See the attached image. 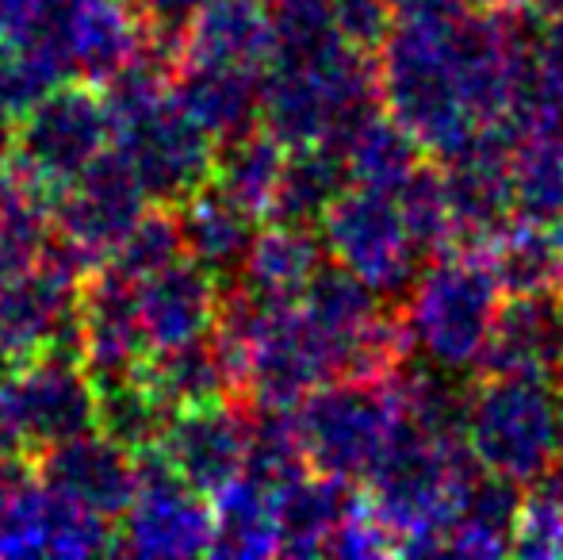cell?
I'll list each match as a JSON object with an SVG mask.
<instances>
[{
  "instance_id": "8d00e7d4",
  "label": "cell",
  "mask_w": 563,
  "mask_h": 560,
  "mask_svg": "<svg viewBox=\"0 0 563 560\" xmlns=\"http://www.w3.org/2000/svg\"><path fill=\"white\" fill-rule=\"evenodd\" d=\"M35 257H38L35 246H27L12 227L0 223V284L15 277V273H23L27 265H35Z\"/></svg>"
},
{
  "instance_id": "d4e9b609",
  "label": "cell",
  "mask_w": 563,
  "mask_h": 560,
  "mask_svg": "<svg viewBox=\"0 0 563 560\" xmlns=\"http://www.w3.org/2000/svg\"><path fill=\"white\" fill-rule=\"evenodd\" d=\"M273 492L238 476L211 495V557H276Z\"/></svg>"
},
{
  "instance_id": "4fadbf2b",
  "label": "cell",
  "mask_w": 563,
  "mask_h": 560,
  "mask_svg": "<svg viewBox=\"0 0 563 560\" xmlns=\"http://www.w3.org/2000/svg\"><path fill=\"white\" fill-rule=\"evenodd\" d=\"M8 381L31 457L97 426V384L89 381L81 361L35 358L27 365L8 369Z\"/></svg>"
},
{
  "instance_id": "1f68e13d",
  "label": "cell",
  "mask_w": 563,
  "mask_h": 560,
  "mask_svg": "<svg viewBox=\"0 0 563 560\" xmlns=\"http://www.w3.org/2000/svg\"><path fill=\"white\" fill-rule=\"evenodd\" d=\"M395 204H399L402 227H407L418 254L438 257V254H445V250H456V239H452L449 193H445V177H441L438 162L422 157L418 169L395 188Z\"/></svg>"
},
{
  "instance_id": "9a60e30c",
  "label": "cell",
  "mask_w": 563,
  "mask_h": 560,
  "mask_svg": "<svg viewBox=\"0 0 563 560\" xmlns=\"http://www.w3.org/2000/svg\"><path fill=\"white\" fill-rule=\"evenodd\" d=\"M475 373L537 376L563 388V304L556 292L506 299L475 361Z\"/></svg>"
},
{
  "instance_id": "2e32d148",
  "label": "cell",
  "mask_w": 563,
  "mask_h": 560,
  "mask_svg": "<svg viewBox=\"0 0 563 560\" xmlns=\"http://www.w3.org/2000/svg\"><path fill=\"white\" fill-rule=\"evenodd\" d=\"M134 288H139V315L150 350H169V345L200 338L216 327L223 284L192 257L180 254L165 270L142 277Z\"/></svg>"
},
{
  "instance_id": "836d02e7",
  "label": "cell",
  "mask_w": 563,
  "mask_h": 560,
  "mask_svg": "<svg viewBox=\"0 0 563 560\" xmlns=\"http://www.w3.org/2000/svg\"><path fill=\"white\" fill-rule=\"evenodd\" d=\"M514 557H563V499L529 484L514 523Z\"/></svg>"
},
{
  "instance_id": "7bdbcfd3",
  "label": "cell",
  "mask_w": 563,
  "mask_h": 560,
  "mask_svg": "<svg viewBox=\"0 0 563 560\" xmlns=\"http://www.w3.org/2000/svg\"><path fill=\"white\" fill-rule=\"evenodd\" d=\"M560 296V304H563V262H560V277H556V288H552Z\"/></svg>"
},
{
  "instance_id": "44dd1931",
  "label": "cell",
  "mask_w": 563,
  "mask_h": 560,
  "mask_svg": "<svg viewBox=\"0 0 563 560\" xmlns=\"http://www.w3.org/2000/svg\"><path fill=\"white\" fill-rule=\"evenodd\" d=\"M180 58L265 69L273 58V20L265 0H203L185 31Z\"/></svg>"
},
{
  "instance_id": "f6af8a7d",
  "label": "cell",
  "mask_w": 563,
  "mask_h": 560,
  "mask_svg": "<svg viewBox=\"0 0 563 560\" xmlns=\"http://www.w3.org/2000/svg\"><path fill=\"white\" fill-rule=\"evenodd\" d=\"M126 4H131V0H126Z\"/></svg>"
},
{
  "instance_id": "d6a6232c",
  "label": "cell",
  "mask_w": 563,
  "mask_h": 560,
  "mask_svg": "<svg viewBox=\"0 0 563 560\" xmlns=\"http://www.w3.org/2000/svg\"><path fill=\"white\" fill-rule=\"evenodd\" d=\"M180 254H185V246H180L177 211L162 208V204H150L139 216V223L115 242V250L108 254L104 265H112L115 273H123L126 281L139 284L142 277L177 262Z\"/></svg>"
},
{
  "instance_id": "f1b7e54d",
  "label": "cell",
  "mask_w": 563,
  "mask_h": 560,
  "mask_svg": "<svg viewBox=\"0 0 563 560\" xmlns=\"http://www.w3.org/2000/svg\"><path fill=\"white\" fill-rule=\"evenodd\" d=\"M307 449L299 438L296 411L280 407H253L245 404V464L242 476L257 480L268 492H280L284 484L307 476Z\"/></svg>"
},
{
  "instance_id": "ac0fdd59",
  "label": "cell",
  "mask_w": 563,
  "mask_h": 560,
  "mask_svg": "<svg viewBox=\"0 0 563 560\" xmlns=\"http://www.w3.org/2000/svg\"><path fill=\"white\" fill-rule=\"evenodd\" d=\"M173 211H177L185 257L203 265L219 284L238 281V273H242L245 257H250V246L265 219H257L253 211H245L242 204L223 196L211 180L200 193L188 196L185 204H177Z\"/></svg>"
},
{
  "instance_id": "f35d334b",
  "label": "cell",
  "mask_w": 563,
  "mask_h": 560,
  "mask_svg": "<svg viewBox=\"0 0 563 560\" xmlns=\"http://www.w3.org/2000/svg\"><path fill=\"white\" fill-rule=\"evenodd\" d=\"M395 15H456L467 12V0H387Z\"/></svg>"
},
{
  "instance_id": "e575fe53",
  "label": "cell",
  "mask_w": 563,
  "mask_h": 560,
  "mask_svg": "<svg viewBox=\"0 0 563 560\" xmlns=\"http://www.w3.org/2000/svg\"><path fill=\"white\" fill-rule=\"evenodd\" d=\"M330 20L345 46L376 54L384 35L391 31L395 12L387 0H330Z\"/></svg>"
},
{
  "instance_id": "7c38bea8",
  "label": "cell",
  "mask_w": 563,
  "mask_h": 560,
  "mask_svg": "<svg viewBox=\"0 0 563 560\" xmlns=\"http://www.w3.org/2000/svg\"><path fill=\"white\" fill-rule=\"evenodd\" d=\"M81 365L92 384L134 373L154 353L142 330L139 288L112 265H100L81 281Z\"/></svg>"
},
{
  "instance_id": "d6986e66",
  "label": "cell",
  "mask_w": 563,
  "mask_h": 560,
  "mask_svg": "<svg viewBox=\"0 0 563 560\" xmlns=\"http://www.w3.org/2000/svg\"><path fill=\"white\" fill-rule=\"evenodd\" d=\"M364 503L356 480L327 476V472H307V476L284 484L273 492L276 507V541L288 557H314L327 553L330 534Z\"/></svg>"
},
{
  "instance_id": "277c9868",
  "label": "cell",
  "mask_w": 563,
  "mask_h": 560,
  "mask_svg": "<svg viewBox=\"0 0 563 560\" xmlns=\"http://www.w3.org/2000/svg\"><path fill=\"white\" fill-rule=\"evenodd\" d=\"M311 472L361 484L391 441L399 407L387 381H327L296 407Z\"/></svg>"
},
{
  "instance_id": "6da1fadb",
  "label": "cell",
  "mask_w": 563,
  "mask_h": 560,
  "mask_svg": "<svg viewBox=\"0 0 563 560\" xmlns=\"http://www.w3.org/2000/svg\"><path fill=\"white\" fill-rule=\"evenodd\" d=\"M456 15H395L376 51L384 112L422 146L430 162L456 157L479 131V120L464 100L452 35Z\"/></svg>"
},
{
  "instance_id": "83f0119b",
  "label": "cell",
  "mask_w": 563,
  "mask_h": 560,
  "mask_svg": "<svg viewBox=\"0 0 563 560\" xmlns=\"http://www.w3.org/2000/svg\"><path fill=\"white\" fill-rule=\"evenodd\" d=\"M169 419L173 407L146 381L142 369L97 384V430H104L108 438L119 441L123 449H131V453L157 446Z\"/></svg>"
},
{
  "instance_id": "b9f144b4",
  "label": "cell",
  "mask_w": 563,
  "mask_h": 560,
  "mask_svg": "<svg viewBox=\"0 0 563 560\" xmlns=\"http://www.w3.org/2000/svg\"><path fill=\"white\" fill-rule=\"evenodd\" d=\"M472 8H510V0H467Z\"/></svg>"
},
{
  "instance_id": "ab89813d",
  "label": "cell",
  "mask_w": 563,
  "mask_h": 560,
  "mask_svg": "<svg viewBox=\"0 0 563 560\" xmlns=\"http://www.w3.org/2000/svg\"><path fill=\"white\" fill-rule=\"evenodd\" d=\"M510 8H521V12H529V15H556L563 12V0H510Z\"/></svg>"
},
{
  "instance_id": "f546056e",
  "label": "cell",
  "mask_w": 563,
  "mask_h": 560,
  "mask_svg": "<svg viewBox=\"0 0 563 560\" xmlns=\"http://www.w3.org/2000/svg\"><path fill=\"white\" fill-rule=\"evenodd\" d=\"M284 154L288 150L261 128L250 131V135H238L219 146L211 185L234 204H242L245 211H253L257 219H265L268 200H273L276 180H280L284 169Z\"/></svg>"
},
{
  "instance_id": "9c48e42d",
  "label": "cell",
  "mask_w": 563,
  "mask_h": 560,
  "mask_svg": "<svg viewBox=\"0 0 563 560\" xmlns=\"http://www.w3.org/2000/svg\"><path fill=\"white\" fill-rule=\"evenodd\" d=\"M81 281L46 262L0 284V350L8 365L35 358L81 361Z\"/></svg>"
},
{
  "instance_id": "5b68a950",
  "label": "cell",
  "mask_w": 563,
  "mask_h": 560,
  "mask_svg": "<svg viewBox=\"0 0 563 560\" xmlns=\"http://www.w3.org/2000/svg\"><path fill=\"white\" fill-rule=\"evenodd\" d=\"M330 262L361 277L384 304H402L422 273V254L402 227L395 193L349 185L319 223Z\"/></svg>"
},
{
  "instance_id": "ee69618b",
  "label": "cell",
  "mask_w": 563,
  "mask_h": 560,
  "mask_svg": "<svg viewBox=\"0 0 563 560\" xmlns=\"http://www.w3.org/2000/svg\"><path fill=\"white\" fill-rule=\"evenodd\" d=\"M8 369H12V365H8V358H4V350H0V376H4V373H8Z\"/></svg>"
},
{
  "instance_id": "52a82bcc",
  "label": "cell",
  "mask_w": 563,
  "mask_h": 560,
  "mask_svg": "<svg viewBox=\"0 0 563 560\" xmlns=\"http://www.w3.org/2000/svg\"><path fill=\"white\" fill-rule=\"evenodd\" d=\"M112 146V116L97 85L58 81L15 120L12 157L46 185L62 188Z\"/></svg>"
},
{
  "instance_id": "3957f363",
  "label": "cell",
  "mask_w": 563,
  "mask_h": 560,
  "mask_svg": "<svg viewBox=\"0 0 563 560\" xmlns=\"http://www.w3.org/2000/svg\"><path fill=\"white\" fill-rule=\"evenodd\" d=\"M399 307L415 353L445 373H464L487 345L503 288L483 250H445L422 265Z\"/></svg>"
},
{
  "instance_id": "8fae6325",
  "label": "cell",
  "mask_w": 563,
  "mask_h": 560,
  "mask_svg": "<svg viewBox=\"0 0 563 560\" xmlns=\"http://www.w3.org/2000/svg\"><path fill=\"white\" fill-rule=\"evenodd\" d=\"M31 469L46 487L97 510L108 523L123 518V510L131 507L134 492H139L134 453L108 438L104 430H97V426L38 449L31 457Z\"/></svg>"
},
{
  "instance_id": "d590c367",
  "label": "cell",
  "mask_w": 563,
  "mask_h": 560,
  "mask_svg": "<svg viewBox=\"0 0 563 560\" xmlns=\"http://www.w3.org/2000/svg\"><path fill=\"white\" fill-rule=\"evenodd\" d=\"M327 553H334V557H395L399 553V541H395L361 503V507L330 534Z\"/></svg>"
},
{
  "instance_id": "e0dca14e",
  "label": "cell",
  "mask_w": 563,
  "mask_h": 560,
  "mask_svg": "<svg viewBox=\"0 0 563 560\" xmlns=\"http://www.w3.org/2000/svg\"><path fill=\"white\" fill-rule=\"evenodd\" d=\"M173 100L208 131L223 142L250 135L261 128V74L223 62L177 58L173 66Z\"/></svg>"
},
{
  "instance_id": "ffe728a7",
  "label": "cell",
  "mask_w": 563,
  "mask_h": 560,
  "mask_svg": "<svg viewBox=\"0 0 563 560\" xmlns=\"http://www.w3.org/2000/svg\"><path fill=\"white\" fill-rule=\"evenodd\" d=\"M327 246L322 234L314 227H288V223H268L265 231H257L245 257L238 284L250 292L253 299L268 307H288L299 304V296L307 292V284L314 281V273L327 262Z\"/></svg>"
},
{
  "instance_id": "4dcf8cb0",
  "label": "cell",
  "mask_w": 563,
  "mask_h": 560,
  "mask_svg": "<svg viewBox=\"0 0 563 560\" xmlns=\"http://www.w3.org/2000/svg\"><path fill=\"white\" fill-rule=\"evenodd\" d=\"M349 169V185H364V188H379V193H395L410 173L422 162V146L399 128L387 112L372 116L349 146L341 150Z\"/></svg>"
},
{
  "instance_id": "8992f818",
  "label": "cell",
  "mask_w": 563,
  "mask_h": 560,
  "mask_svg": "<svg viewBox=\"0 0 563 560\" xmlns=\"http://www.w3.org/2000/svg\"><path fill=\"white\" fill-rule=\"evenodd\" d=\"M112 146L126 157L146 200L162 208H177L200 193L219 154V142L173 100V92L150 112L115 123Z\"/></svg>"
},
{
  "instance_id": "60d3db41",
  "label": "cell",
  "mask_w": 563,
  "mask_h": 560,
  "mask_svg": "<svg viewBox=\"0 0 563 560\" xmlns=\"http://www.w3.org/2000/svg\"><path fill=\"white\" fill-rule=\"evenodd\" d=\"M15 54V43L8 35H0V74H4V66H8V58Z\"/></svg>"
},
{
  "instance_id": "74e56055",
  "label": "cell",
  "mask_w": 563,
  "mask_h": 560,
  "mask_svg": "<svg viewBox=\"0 0 563 560\" xmlns=\"http://www.w3.org/2000/svg\"><path fill=\"white\" fill-rule=\"evenodd\" d=\"M31 476V457L20 453H0V515H4L8 499L15 495V487Z\"/></svg>"
},
{
  "instance_id": "30bf717a",
  "label": "cell",
  "mask_w": 563,
  "mask_h": 560,
  "mask_svg": "<svg viewBox=\"0 0 563 560\" xmlns=\"http://www.w3.org/2000/svg\"><path fill=\"white\" fill-rule=\"evenodd\" d=\"M146 208L150 200L142 193L139 177L131 173V165H126V157L115 146H108L69 185L54 193L51 231L104 265L115 242L139 223Z\"/></svg>"
},
{
  "instance_id": "4316f807",
  "label": "cell",
  "mask_w": 563,
  "mask_h": 560,
  "mask_svg": "<svg viewBox=\"0 0 563 560\" xmlns=\"http://www.w3.org/2000/svg\"><path fill=\"white\" fill-rule=\"evenodd\" d=\"M514 219L556 227L563 219V128L529 131L510 157Z\"/></svg>"
},
{
  "instance_id": "7a4b0ae2",
  "label": "cell",
  "mask_w": 563,
  "mask_h": 560,
  "mask_svg": "<svg viewBox=\"0 0 563 560\" xmlns=\"http://www.w3.org/2000/svg\"><path fill=\"white\" fill-rule=\"evenodd\" d=\"M464 446L490 476L533 484L563 453V388L537 376L479 373L467 384Z\"/></svg>"
},
{
  "instance_id": "7402d4cb",
  "label": "cell",
  "mask_w": 563,
  "mask_h": 560,
  "mask_svg": "<svg viewBox=\"0 0 563 560\" xmlns=\"http://www.w3.org/2000/svg\"><path fill=\"white\" fill-rule=\"evenodd\" d=\"M521 507V484L472 469L456 484L449 510L445 553L460 557H503L510 553L514 523Z\"/></svg>"
},
{
  "instance_id": "cb8c5ba5",
  "label": "cell",
  "mask_w": 563,
  "mask_h": 560,
  "mask_svg": "<svg viewBox=\"0 0 563 560\" xmlns=\"http://www.w3.org/2000/svg\"><path fill=\"white\" fill-rule=\"evenodd\" d=\"M483 257H487L498 288H503V299L533 296V292L556 288L563 242L552 227L529 223V219H510V223L483 246Z\"/></svg>"
},
{
  "instance_id": "ba28073f",
  "label": "cell",
  "mask_w": 563,
  "mask_h": 560,
  "mask_svg": "<svg viewBox=\"0 0 563 560\" xmlns=\"http://www.w3.org/2000/svg\"><path fill=\"white\" fill-rule=\"evenodd\" d=\"M139 492L119 518V553L200 557L211 553V503L173 472L162 446L134 453Z\"/></svg>"
},
{
  "instance_id": "484cf974",
  "label": "cell",
  "mask_w": 563,
  "mask_h": 560,
  "mask_svg": "<svg viewBox=\"0 0 563 560\" xmlns=\"http://www.w3.org/2000/svg\"><path fill=\"white\" fill-rule=\"evenodd\" d=\"M146 381L162 392L165 404L177 407H200V404H219V399L234 396V384L227 376V365L219 358L211 330L200 338H188L169 350H154L142 365Z\"/></svg>"
},
{
  "instance_id": "603a6c76",
  "label": "cell",
  "mask_w": 563,
  "mask_h": 560,
  "mask_svg": "<svg viewBox=\"0 0 563 560\" xmlns=\"http://www.w3.org/2000/svg\"><path fill=\"white\" fill-rule=\"evenodd\" d=\"M349 188L345 157L330 146H299L284 154V169L276 193L268 200L265 223L314 227L319 231L330 204Z\"/></svg>"
},
{
  "instance_id": "5bb4252c",
  "label": "cell",
  "mask_w": 563,
  "mask_h": 560,
  "mask_svg": "<svg viewBox=\"0 0 563 560\" xmlns=\"http://www.w3.org/2000/svg\"><path fill=\"white\" fill-rule=\"evenodd\" d=\"M162 453L188 487L216 495L230 480L242 476L245 464V404L230 407L227 399L200 407H177L162 433Z\"/></svg>"
}]
</instances>
